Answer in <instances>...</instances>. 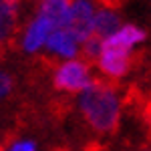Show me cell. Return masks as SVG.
I'll return each instance as SVG.
<instances>
[{
	"mask_svg": "<svg viewBox=\"0 0 151 151\" xmlns=\"http://www.w3.org/2000/svg\"><path fill=\"white\" fill-rule=\"evenodd\" d=\"M79 107L89 125L101 133L113 131L119 121V97L111 87L93 83L81 93Z\"/></svg>",
	"mask_w": 151,
	"mask_h": 151,
	"instance_id": "obj_1",
	"label": "cell"
},
{
	"mask_svg": "<svg viewBox=\"0 0 151 151\" xmlns=\"http://www.w3.org/2000/svg\"><path fill=\"white\" fill-rule=\"evenodd\" d=\"M55 85L60 91H69V93H83L85 89H89L93 81L87 65L81 60H67L63 63L55 73Z\"/></svg>",
	"mask_w": 151,
	"mask_h": 151,
	"instance_id": "obj_2",
	"label": "cell"
},
{
	"mask_svg": "<svg viewBox=\"0 0 151 151\" xmlns=\"http://www.w3.org/2000/svg\"><path fill=\"white\" fill-rule=\"evenodd\" d=\"M95 16H97V10L91 0H73L69 28L75 32L81 45L95 35Z\"/></svg>",
	"mask_w": 151,
	"mask_h": 151,
	"instance_id": "obj_3",
	"label": "cell"
},
{
	"mask_svg": "<svg viewBox=\"0 0 151 151\" xmlns=\"http://www.w3.org/2000/svg\"><path fill=\"white\" fill-rule=\"evenodd\" d=\"M99 67L107 77H113V79L123 77L129 69V48L105 40L103 50L99 55Z\"/></svg>",
	"mask_w": 151,
	"mask_h": 151,
	"instance_id": "obj_4",
	"label": "cell"
},
{
	"mask_svg": "<svg viewBox=\"0 0 151 151\" xmlns=\"http://www.w3.org/2000/svg\"><path fill=\"white\" fill-rule=\"evenodd\" d=\"M52 30H55V28L50 26V22L38 12V16H36L35 20L26 26V30H24L22 48L26 52H36L38 48H42L47 45V40H48V36H50Z\"/></svg>",
	"mask_w": 151,
	"mask_h": 151,
	"instance_id": "obj_5",
	"label": "cell"
},
{
	"mask_svg": "<svg viewBox=\"0 0 151 151\" xmlns=\"http://www.w3.org/2000/svg\"><path fill=\"white\" fill-rule=\"evenodd\" d=\"M77 45H79V38L75 36V32L70 28H57V30H52L47 40L48 50L63 58L75 57L77 55Z\"/></svg>",
	"mask_w": 151,
	"mask_h": 151,
	"instance_id": "obj_6",
	"label": "cell"
},
{
	"mask_svg": "<svg viewBox=\"0 0 151 151\" xmlns=\"http://www.w3.org/2000/svg\"><path fill=\"white\" fill-rule=\"evenodd\" d=\"M70 0H45L40 14L47 18L50 26L57 28H69L70 24Z\"/></svg>",
	"mask_w": 151,
	"mask_h": 151,
	"instance_id": "obj_7",
	"label": "cell"
},
{
	"mask_svg": "<svg viewBox=\"0 0 151 151\" xmlns=\"http://www.w3.org/2000/svg\"><path fill=\"white\" fill-rule=\"evenodd\" d=\"M18 0H0V42H6L16 28Z\"/></svg>",
	"mask_w": 151,
	"mask_h": 151,
	"instance_id": "obj_8",
	"label": "cell"
},
{
	"mask_svg": "<svg viewBox=\"0 0 151 151\" xmlns=\"http://www.w3.org/2000/svg\"><path fill=\"white\" fill-rule=\"evenodd\" d=\"M119 28H121V22H119V16L113 10H109V8L97 10V16H95V35L99 38L105 40L111 35H115Z\"/></svg>",
	"mask_w": 151,
	"mask_h": 151,
	"instance_id": "obj_9",
	"label": "cell"
},
{
	"mask_svg": "<svg viewBox=\"0 0 151 151\" xmlns=\"http://www.w3.org/2000/svg\"><path fill=\"white\" fill-rule=\"evenodd\" d=\"M143 38H145V32L141 30L139 26H135V24H125V26H121V28L117 30L115 35H111L109 38H105V40H109V42H113V45H119V47H125V48L131 50L135 45H139Z\"/></svg>",
	"mask_w": 151,
	"mask_h": 151,
	"instance_id": "obj_10",
	"label": "cell"
},
{
	"mask_svg": "<svg viewBox=\"0 0 151 151\" xmlns=\"http://www.w3.org/2000/svg\"><path fill=\"white\" fill-rule=\"evenodd\" d=\"M103 38H99L97 35H93L87 42H83V48H85V55L91 58H99V55H101V50H103Z\"/></svg>",
	"mask_w": 151,
	"mask_h": 151,
	"instance_id": "obj_11",
	"label": "cell"
},
{
	"mask_svg": "<svg viewBox=\"0 0 151 151\" xmlns=\"http://www.w3.org/2000/svg\"><path fill=\"white\" fill-rule=\"evenodd\" d=\"M2 151H38V149H36L35 141L24 139V141H12L10 145H8L6 149H2Z\"/></svg>",
	"mask_w": 151,
	"mask_h": 151,
	"instance_id": "obj_12",
	"label": "cell"
},
{
	"mask_svg": "<svg viewBox=\"0 0 151 151\" xmlns=\"http://www.w3.org/2000/svg\"><path fill=\"white\" fill-rule=\"evenodd\" d=\"M10 89H12V77L8 73H2L0 70V101L10 93Z\"/></svg>",
	"mask_w": 151,
	"mask_h": 151,
	"instance_id": "obj_13",
	"label": "cell"
}]
</instances>
